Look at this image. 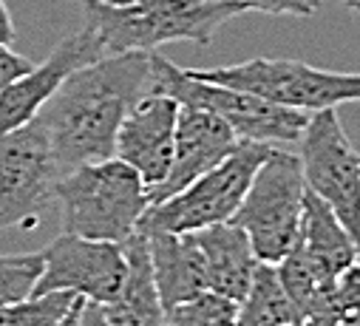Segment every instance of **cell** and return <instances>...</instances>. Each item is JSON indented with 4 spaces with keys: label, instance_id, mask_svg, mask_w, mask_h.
Returning <instances> with one entry per match:
<instances>
[{
    "label": "cell",
    "instance_id": "603a6c76",
    "mask_svg": "<svg viewBox=\"0 0 360 326\" xmlns=\"http://www.w3.org/2000/svg\"><path fill=\"white\" fill-rule=\"evenodd\" d=\"M247 12L261 15H292V18H312L318 12V0H238Z\"/></svg>",
    "mask_w": 360,
    "mask_h": 326
},
{
    "label": "cell",
    "instance_id": "7c38bea8",
    "mask_svg": "<svg viewBox=\"0 0 360 326\" xmlns=\"http://www.w3.org/2000/svg\"><path fill=\"white\" fill-rule=\"evenodd\" d=\"M179 103L165 94L142 97L122 119L114 142V156L139 174L148 193L159 188L173 162Z\"/></svg>",
    "mask_w": 360,
    "mask_h": 326
},
{
    "label": "cell",
    "instance_id": "ac0fdd59",
    "mask_svg": "<svg viewBox=\"0 0 360 326\" xmlns=\"http://www.w3.org/2000/svg\"><path fill=\"white\" fill-rule=\"evenodd\" d=\"M301 323L273 264H258L247 295L238 304V326H295Z\"/></svg>",
    "mask_w": 360,
    "mask_h": 326
},
{
    "label": "cell",
    "instance_id": "f1b7e54d",
    "mask_svg": "<svg viewBox=\"0 0 360 326\" xmlns=\"http://www.w3.org/2000/svg\"><path fill=\"white\" fill-rule=\"evenodd\" d=\"M338 326H360V315H346V318H340Z\"/></svg>",
    "mask_w": 360,
    "mask_h": 326
},
{
    "label": "cell",
    "instance_id": "d6986e66",
    "mask_svg": "<svg viewBox=\"0 0 360 326\" xmlns=\"http://www.w3.org/2000/svg\"><path fill=\"white\" fill-rule=\"evenodd\" d=\"M74 301H77V295H71V292L29 295L12 306L0 309V326H57L68 315Z\"/></svg>",
    "mask_w": 360,
    "mask_h": 326
},
{
    "label": "cell",
    "instance_id": "44dd1931",
    "mask_svg": "<svg viewBox=\"0 0 360 326\" xmlns=\"http://www.w3.org/2000/svg\"><path fill=\"white\" fill-rule=\"evenodd\" d=\"M40 275H43V253L0 256V309L34 295Z\"/></svg>",
    "mask_w": 360,
    "mask_h": 326
},
{
    "label": "cell",
    "instance_id": "7a4b0ae2",
    "mask_svg": "<svg viewBox=\"0 0 360 326\" xmlns=\"http://www.w3.org/2000/svg\"><path fill=\"white\" fill-rule=\"evenodd\" d=\"M54 202H60L63 235L111 244L128 241L150 207L145 182L117 156L60 176Z\"/></svg>",
    "mask_w": 360,
    "mask_h": 326
},
{
    "label": "cell",
    "instance_id": "9c48e42d",
    "mask_svg": "<svg viewBox=\"0 0 360 326\" xmlns=\"http://www.w3.org/2000/svg\"><path fill=\"white\" fill-rule=\"evenodd\" d=\"M60 179L46 131L29 125L0 136V230L37 227Z\"/></svg>",
    "mask_w": 360,
    "mask_h": 326
},
{
    "label": "cell",
    "instance_id": "1f68e13d",
    "mask_svg": "<svg viewBox=\"0 0 360 326\" xmlns=\"http://www.w3.org/2000/svg\"><path fill=\"white\" fill-rule=\"evenodd\" d=\"M295 326H309V323H307V320H301V323H295Z\"/></svg>",
    "mask_w": 360,
    "mask_h": 326
},
{
    "label": "cell",
    "instance_id": "4316f807",
    "mask_svg": "<svg viewBox=\"0 0 360 326\" xmlns=\"http://www.w3.org/2000/svg\"><path fill=\"white\" fill-rule=\"evenodd\" d=\"M82 306H85V298H77L74 306L68 309V315L57 326H82Z\"/></svg>",
    "mask_w": 360,
    "mask_h": 326
},
{
    "label": "cell",
    "instance_id": "7402d4cb",
    "mask_svg": "<svg viewBox=\"0 0 360 326\" xmlns=\"http://www.w3.org/2000/svg\"><path fill=\"white\" fill-rule=\"evenodd\" d=\"M335 306L340 318L360 315V259L335 278Z\"/></svg>",
    "mask_w": 360,
    "mask_h": 326
},
{
    "label": "cell",
    "instance_id": "277c9868",
    "mask_svg": "<svg viewBox=\"0 0 360 326\" xmlns=\"http://www.w3.org/2000/svg\"><path fill=\"white\" fill-rule=\"evenodd\" d=\"M202 83L227 86L252 94L264 103H273L301 114H318L338 105L360 103V74L326 71L301 60L255 57L238 65L219 68H185Z\"/></svg>",
    "mask_w": 360,
    "mask_h": 326
},
{
    "label": "cell",
    "instance_id": "30bf717a",
    "mask_svg": "<svg viewBox=\"0 0 360 326\" xmlns=\"http://www.w3.org/2000/svg\"><path fill=\"white\" fill-rule=\"evenodd\" d=\"M43 253V275L34 295L71 292L91 304H111L125 281L122 244L57 235Z\"/></svg>",
    "mask_w": 360,
    "mask_h": 326
},
{
    "label": "cell",
    "instance_id": "cb8c5ba5",
    "mask_svg": "<svg viewBox=\"0 0 360 326\" xmlns=\"http://www.w3.org/2000/svg\"><path fill=\"white\" fill-rule=\"evenodd\" d=\"M34 68V63L18 51H12V46H0V91H6L12 83H18L20 77H26Z\"/></svg>",
    "mask_w": 360,
    "mask_h": 326
},
{
    "label": "cell",
    "instance_id": "4fadbf2b",
    "mask_svg": "<svg viewBox=\"0 0 360 326\" xmlns=\"http://www.w3.org/2000/svg\"><path fill=\"white\" fill-rule=\"evenodd\" d=\"M241 139L213 114L179 105V119H176V142H173V162L165 182L148 193L150 204H159L179 190H185L191 182L213 171L216 165L236 150Z\"/></svg>",
    "mask_w": 360,
    "mask_h": 326
},
{
    "label": "cell",
    "instance_id": "4dcf8cb0",
    "mask_svg": "<svg viewBox=\"0 0 360 326\" xmlns=\"http://www.w3.org/2000/svg\"><path fill=\"white\" fill-rule=\"evenodd\" d=\"M193 4H230V0H193Z\"/></svg>",
    "mask_w": 360,
    "mask_h": 326
},
{
    "label": "cell",
    "instance_id": "ffe728a7",
    "mask_svg": "<svg viewBox=\"0 0 360 326\" xmlns=\"http://www.w3.org/2000/svg\"><path fill=\"white\" fill-rule=\"evenodd\" d=\"M165 326H238V304L216 292H202L167 309Z\"/></svg>",
    "mask_w": 360,
    "mask_h": 326
},
{
    "label": "cell",
    "instance_id": "52a82bcc",
    "mask_svg": "<svg viewBox=\"0 0 360 326\" xmlns=\"http://www.w3.org/2000/svg\"><path fill=\"white\" fill-rule=\"evenodd\" d=\"M269 148L273 145H258V142L241 139L221 165H216L213 171H207L205 176L191 182L176 196H170L159 204H150L139 230L188 235V233H199V230L233 221V216L241 207L247 188H250L258 165L266 159Z\"/></svg>",
    "mask_w": 360,
    "mask_h": 326
},
{
    "label": "cell",
    "instance_id": "6da1fadb",
    "mask_svg": "<svg viewBox=\"0 0 360 326\" xmlns=\"http://www.w3.org/2000/svg\"><path fill=\"white\" fill-rule=\"evenodd\" d=\"M150 91V51L105 54L74 71L34 117L49 136L60 176L79 165L114 159L125 114Z\"/></svg>",
    "mask_w": 360,
    "mask_h": 326
},
{
    "label": "cell",
    "instance_id": "ba28073f",
    "mask_svg": "<svg viewBox=\"0 0 360 326\" xmlns=\"http://www.w3.org/2000/svg\"><path fill=\"white\" fill-rule=\"evenodd\" d=\"M298 159L307 190L340 219L360 250V150L352 145L335 108L309 114Z\"/></svg>",
    "mask_w": 360,
    "mask_h": 326
},
{
    "label": "cell",
    "instance_id": "8fae6325",
    "mask_svg": "<svg viewBox=\"0 0 360 326\" xmlns=\"http://www.w3.org/2000/svg\"><path fill=\"white\" fill-rule=\"evenodd\" d=\"M100 57H105V48L88 26L60 40L40 65H34L6 91H0V136L29 125L74 71L97 63Z\"/></svg>",
    "mask_w": 360,
    "mask_h": 326
},
{
    "label": "cell",
    "instance_id": "2e32d148",
    "mask_svg": "<svg viewBox=\"0 0 360 326\" xmlns=\"http://www.w3.org/2000/svg\"><path fill=\"white\" fill-rule=\"evenodd\" d=\"M125 253V281L111 304H100L108 326H165V306L156 292L148 238L136 230L122 241Z\"/></svg>",
    "mask_w": 360,
    "mask_h": 326
},
{
    "label": "cell",
    "instance_id": "d4e9b609",
    "mask_svg": "<svg viewBox=\"0 0 360 326\" xmlns=\"http://www.w3.org/2000/svg\"><path fill=\"white\" fill-rule=\"evenodd\" d=\"M12 40H15V23L6 4L0 0V46H12Z\"/></svg>",
    "mask_w": 360,
    "mask_h": 326
},
{
    "label": "cell",
    "instance_id": "9a60e30c",
    "mask_svg": "<svg viewBox=\"0 0 360 326\" xmlns=\"http://www.w3.org/2000/svg\"><path fill=\"white\" fill-rule=\"evenodd\" d=\"M188 235H193L196 247L205 259L207 289L241 304L258 270V259L250 247L247 235L233 221L216 224L199 233H188Z\"/></svg>",
    "mask_w": 360,
    "mask_h": 326
},
{
    "label": "cell",
    "instance_id": "3957f363",
    "mask_svg": "<svg viewBox=\"0 0 360 326\" xmlns=\"http://www.w3.org/2000/svg\"><path fill=\"white\" fill-rule=\"evenodd\" d=\"M85 20L105 54L159 51L165 43L210 46L216 32L247 9L238 0L230 4H193V0H145L128 9H108L94 0H82Z\"/></svg>",
    "mask_w": 360,
    "mask_h": 326
},
{
    "label": "cell",
    "instance_id": "f546056e",
    "mask_svg": "<svg viewBox=\"0 0 360 326\" xmlns=\"http://www.w3.org/2000/svg\"><path fill=\"white\" fill-rule=\"evenodd\" d=\"M343 4H346L352 12H357V15H360V0H343Z\"/></svg>",
    "mask_w": 360,
    "mask_h": 326
},
{
    "label": "cell",
    "instance_id": "8992f818",
    "mask_svg": "<svg viewBox=\"0 0 360 326\" xmlns=\"http://www.w3.org/2000/svg\"><path fill=\"white\" fill-rule=\"evenodd\" d=\"M304 174L292 150L269 148L258 165L233 224L247 235L258 264H278L298 244L304 210Z\"/></svg>",
    "mask_w": 360,
    "mask_h": 326
},
{
    "label": "cell",
    "instance_id": "484cf974",
    "mask_svg": "<svg viewBox=\"0 0 360 326\" xmlns=\"http://www.w3.org/2000/svg\"><path fill=\"white\" fill-rule=\"evenodd\" d=\"M82 326H108V320H105L100 304L85 301V306H82Z\"/></svg>",
    "mask_w": 360,
    "mask_h": 326
},
{
    "label": "cell",
    "instance_id": "5b68a950",
    "mask_svg": "<svg viewBox=\"0 0 360 326\" xmlns=\"http://www.w3.org/2000/svg\"><path fill=\"white\" fill-rule=\"evenodd\" d=\"M150 74H153V94L173 97L179 105L199 108L219 117L244 142L273 145V148L301 142V133L309 122V114L264 103L252 94L227 86L193 79L185 68L173 65L159 51H150Z\"/></svg>",
    "mask_w": 360,
    "mask_h": 326
},
{
    "label": "cell",
    "instance_id": "83f0119b",
    "mask_svg": "<svg viewBox=\"0 0 360 326\" xmlns=\"http://www.w3.org/2000/svg\"><path fill=\"white\" fill-rule=\"evenodd\" d=\"M100 6H108V9H128V6H136V4H145V0H94Z\"/></svg>",
    "mask_w": 360,
    "mask_h": 326
},
{
    "label": "cell",
    "instance_id": "e0dca14e",
    "mask_svg": "<svg viewBox=\"0 0 360 326\" xmlns=\"http://www.w3.org/2000/svg\"><path fill=\"white\" fill-rule=\"evenodd\" d=\"M298 247L329 278H338L349 264H354L360 259L357 244L352 241V235L346 233L340 219L309 190L304 193Z\"/></svg>",
    "mask_w": 360,
    "mask_h": 326
},
{
    "label": "cell",
    "instance_id": "5bb4252c",
    "mask_svg": "<svg viewBox=\"0 0 360 326\" xmlns=\"http://www.w3.org/2000/svg\"><path fill=\"white\" fill-rule=\"evenodd\" d=\"M148 253H150V267H153V281L159 301L167 309L193 301L207 289V270L205 259L196 247L193 235H173V233H148Z\"/></svg>",
    "mask_w": 360,
    "mask_h": 326
}]
</instances>
